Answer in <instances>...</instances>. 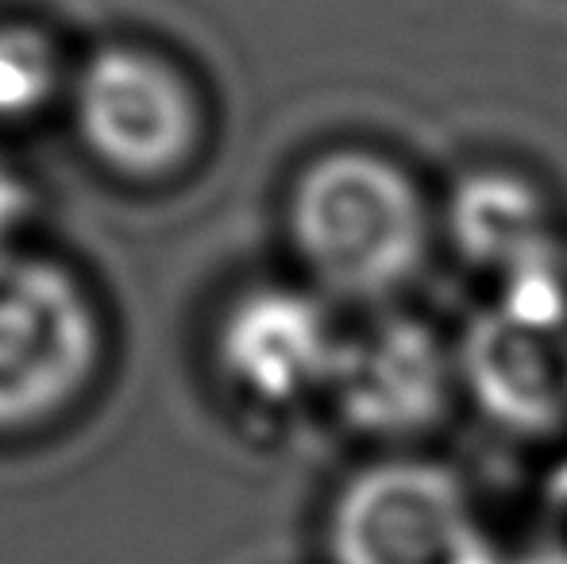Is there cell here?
Wrapping results in <instances>:
<instances>
[{
	"instance_id": "1",
	"label": "cell",
	"mask_w": 567,
	"mask_h": 564,
	"mask_svg": "<svg viewBox=\"0 0 567 564\" xmlns=\"http://www.w3.org/2000/svg\"><path fill=\"white\" fill-rule=\"evenodd\" d=\"M286 240L306 286L332 301H386L425 267L433 209L398 158L371 147L313 155L286 194Z\"/></svg>"
},
{
	"instance_id": "2",
	"label": "cell",
	"mask_w": 567,
	"mask_h": 564,
	"mask_svg": "<svg viewBox=\"0 0 567 564\" xmlns=\"http://www.w3.org/2000/svg\"><path fill=\"white\" fill-rule=\"evenodd\" d=\"M105 360V309L74 264L39 248L0 256V441L59 425Z\"/></svg>"
},
{
	"instance_id": "3",
	"label": "cell",
	"mask_w": 567,
	"mask_h": 564,
	"mask_svg": "<svg viewBox=\"0 0 567 564\" xmlns=\"http://www.w3.org/2000/svg\"><path fill=\"white\" fill-rule=\"evenodd\" d=\"M340 348L329 298L313 286H244L213 329V376L239 414L278 422L329 399Z\"/></svg>"
},
{
	"instance_id": "4",
	"label": "cell",
	"mask_w": 567,
	"mask_h": 564,
	"mask_svg": "<svg viewBox=\"0 0 567 564\" xmlns=\"http://www.w3.org/2000/svg\"><path fill=\"white\" fill-rule=\"evenodd\" d=\"M70 121L85 155L124 182L155 186L202 147V101L171 59L105 47L70 85Z\"/></svg>"
},
{
	"instance_id": "5",
	"label": "cell",
	"mask_w": 567,
	"mask_h": 564,
	"mask_svg": "<svg viewBox=\"0 0 567 564\" xmlns=\"http://www.w3.org/2000/svg\"><path fill=\"white\" fill-rule=\"evenodd\" d=\"M332 564H463L475 526L460 488L429 464H371L329 511Z\"/></svg>"
},
{
	"instance_id": "6",
	"label": "cell",
	"mask_w": 567,
	"mask_h": 564,
	"mask_svg": "<svg viewBox=\"0 0 567 564\" xmlns=\"http://www.w3.org/2000/svg\"><path fill=\"white\" fill-rule=\"evenodd\" d=\"M62 85V59L51 35L28 23H0V124L39 116Z\"/></svg>"
},
{
	"instance_id": "7",
	"label": "cell",
	"mask_w": 567,
	"mask_h": 564,
	"mask_svg": "<svg viewBox=\"0 0 567 564\" xmlns=\"http://www.w3.org/2000/svg\"><path fill=\"white\" fill-rule=\"evenodd\" d=\"M39 213V194L12 163L0 158V256L28 248V228Z\"/></svg>"
}]
</instances>
